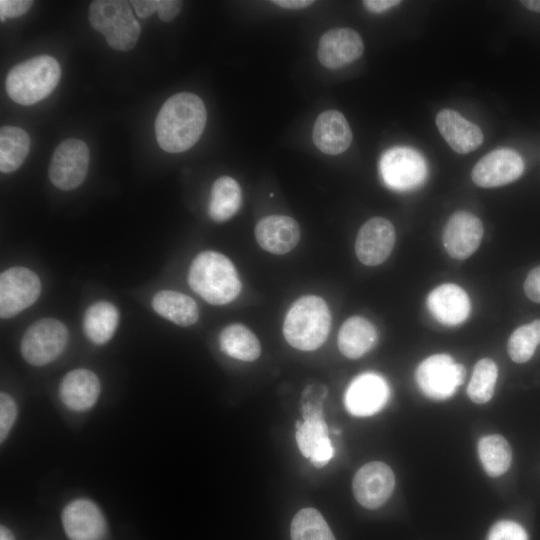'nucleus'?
<instances>
[{"mask_svg": "<svg viewBox=\"0 0 540 540\" xmlns=\"http://www.w3.org/2000/svg\"><path fill=\"white\" fill-rule=\"evenodd\" d=\"M0 540H15L13 533L3 525L0 527Z\"/></svg>", "mask_w": 540, "mask_h": 540, "instance_id": "obj_43", "label": "nucleus"}, {"mask_svg": "<svg viewBox=\"0 0 540 540\" xmlns=\"http://www.w3.org/2000/svg\"><path fill=\"white\" fill-rule=\"evenodd\" d=\"M182 1L177 0H158L157 14L161 21L169 22L173 20L182 8Z\"/></svg>", "mask_w": 540, "mask_h": 540, "instance_id": "obj_37", "label": "nucleus"}, {"mask_svg": "<svg viewBox=\"0 0 540 540\" xmlns=\"http://www.w3.org/2000/svg\"><path fill=\"white\" fill-rule=\"evenodd\" d=\"M61 521L70 540H102L107 532L101 510L88 499H77L67 504Z\"/></svg>", "mask_w": 540, "mask_h": 540, "instance_id": "obj_15", "label": "nucleus"}, {"mask_svg": "<svg viewBox=\"0 0 540 540\" xmlns=\"http://www.w3.org/2000/svg\"><path fill=\"white\" fill-rule=\"evenodd\" d=\"M41 293L39 277L25 267H12L0 275V316L11 318L36 302Z\"/></svg>", "mask_w": 540, "mask_h": 540, "instance_id": "obj_10", "label": "nucleus"}, {"mask_svg": "<svg viewBox=\"0 0 540 540\" xmlns=\"http://www.w3.org/2000/svg\"><path fill=\"white\" fill-rule=\"evenodd\" d=\"M61 77L58 61L50 55H39L10 69L5 80L9 97L20 105H32L47 97Z\"/></svg>", "mask_w": 540, "mask_h": 540, "instance_id": "obj_4", "label": "nucleus"}, {"mask_svg": "<svg viewBox=\"0 0 540 540\" xmlns=\"http://www.w3.org/2000/svg\"><path fill=\"white\" fill-rule=\"evenodd\" d=\"M291 540H336L322 514L314 508L300 510L291 522Z\"/></svg>", "mask_w": 540, "mask_h": 540, "instance_id": "obj_30", "label": "nucleus"}, {"mask_svg": "<svg viewBox=\"0 0 540 540\" xmlns=\"http://www.w3.org/2000/svg\"><path fill=\"white\" fill-rule=\"evenodd\" d=\"M377 331L375 326L361 316L348 318L338 333V347L340 352L350 359H357L375 345Z\"/></svg>", "mask_w": 540, "mask_h": 540, "instance_id": "obj_23", "label": "nucleus"}, {"mask_svg": "<svg viewBox=\"0 0 540 540\" xmlns=\"http://www.w3.org/2000/svg\"><path fill=\"white\" fill-rule=\"evenodd\" d=\"M89 167V149L80 139H66L55 149L49 178L61 190H73L85 179Z\"/></svg>", "mask_w": 540, "mask_h": 540, "instance_id": "obj_9", "label": "nucleus"}, {"mask_svg": "<svg viewBox=\"0 0 540 540\" xmlns=\"http://www.w3.org/2000/svg\"><path fill=\"white\" fill-rule=\"evenodd\" d=\"M395 476L385 463L374 461L363 465L355 474L352 489L357 502L367 509H377L390 498Z\"/></svg>", "mask_w": 540, "mask_h": 540, "instance_id": "obj_11", "label": "nucleus"}, {"mask_svg": "<svg viewBox=\"0 0 540 540\" xmlns=\"http://www.w3.org/2000/svg\"><path fill=\"white\" fill-rule=\"evenodd\" d=\"M540 344V319L518 327L509 337L507 351L516 363H525L531 359Z\"/></svg>", "mask_w": 540, "mask_h": 540, "instance_id": "obj_32", "label": "nucleus"}, {"mask_svg": "<svg viewBox=\"0 0 540 540\" xmlns=\"http://www.w3.org/2000/svg\"><path fill=\"white\" fill-rule=\"evenodd\" d=\"M520 3L527 9L540 13V0H526Z\"/></svg>", "mask_w": 540, "mask_h": 540, "instance_id": "obj_42", "label": "nucleus"}, {"mask_svg": "<svg viewBox=\"0 0 540 540\" xmlns=\"http://www.w3.org/2000/svg\"><path fill=\"white\" fill-rule=\"evenodd\" d=\"M17 417V405L14 399L5 392L0 394V441L7 438Z\"/></svg>", "mask_w": 540, "mask_h": 540, "instance_id": "obj_34", "label": "nucleus"}, {"mask_svg": "<svg viewBox=\"0 0 540 540\" xmlns=\"http://www.w3.org/2000/svg\"><path fill=\"white\" fill-rule=\"evenodd\" d=\"M436 125L445 141L459 154L470 153L483 143L481 129L453 109H442L436 116Z\"/></svg>", "mask_w": 540, "mask_h": 540, "instance_id": "obj_21", "label": "nucleus"}, {"mask_svg": "<svg viewBox=\"0 0 540 540\" xmlns=\"http://www.w3.org/2000/svg\"><path fill=\"white\" fill-rule=\"evenodd\" d=\"M498 375L496 363L490 358L479 360L468 384L467 394L477 404L488 402L493 394Z\"/></svg>", "mask_w": 540, "mask_h": 540, "instance_id": "obj_31", "label": "nucleus"}, {"mask_svg": "<svg viewBox=\"0 0 540 540\" xmlns=\"http://www.w3.org/2000/svg\"><path fill=\"white\" fill-rule=\"evenodd\" d=\"M272 3L276 4L279 7L286 8V9H303L306 8L314 3V1L311 0H276L272 1Z\"/></svg>", "mask_w": 540, "mask_h": 540, "instance_id": "obj_41", "label": "nucleus"}, {"mask_svg": "<svg viewBox=\"0 0 540 540\" xmlns=\"http://www.w3.org/2000/svg\"><path fill=\"white\" fill-rule=\"evenodd\" d=\"M380 173L388 187L407 191L417 188L424 182L427 166L418 151L409 147H394L382 155Z\"/></svg>", "mask_w": 540, "mask_h": 540, "instance_id": "obj_8", "label": "nucleus"}, {"mask_svg": "<svg viewBox=\"0 0 540 540\" xmlns=\"http://www.w3.org/2000/svg\"><path fill=\"white\" fill-rule=\"evenodd\" d=\"M255 237L260 247L273 254L291 251L300 240V227L286 215H269L258 221Z\"/></svg>", "mask_w": 540, "mask_h": 540, "instance_id": "obj_18", "label": "nucleus"}, {"mask_svg": "<svg viewBox=\"0 0 540 540\" xmlns=\"http://www.w3.org/2000/svg\"><path fill=\"white\" fill-rule=\"evenodd\" d=\"M524 170L521 156L514 150L499 148L481 158L471 177L482 188L499 187L518 179Z\"/></svg>", "mask_w": 540, "mask_h": 540, "instance_id": "obj_12", "label": "nucleus"}, {"mask_svg": "<svg viewBox=\"0 0 540 540\" xmlns=\"http://www.w3.org/2000/svg\"><path fill=\"white\" fill-rule=\"evenodd\" d=\"M101 391L96 374L88 369H75L68 372L59 386L61 402L72 411H86L92 408Z\"/></svg>", "mask_w": 540, "mask_h": 540, "instance_id": "obj_20", "label": "nucleus"}, {"mask_svg": "<svg viewBox=\"0 0 540 540\" xmlns=\"http://www.w3.org/2000/svg\"><path fill=\"white\" fill-rule=\"evenodd\" d=\"M313 142L327 155H338L346 151L352 142V131L345 116L337 110H326L316 119L313 126Z\"/></svg>", "mask_w": 540, "mask_h": 540, "instance_id": "obj_22", "label": "nucleus"}, {"mask_svg": "<svg viewBox=\"0 0 540 540\" xmlns=\"http://www.w3.org/2000/svg\"><path fill=\"white\" fill-rule=\"evenodd\" d=\"M478 454L485 472L490 477L504 474L512 461V450L508 441L501 435L482 437L478 442Z\"/></svg>", "mask_w": 540, "mask_h": 540, "instance_id": "obj_29", "label": "nucleus"}, {"mask_svg": "<svg viewBox=\"0 0 540 540\" xmlns=\"http://www.w3.org/2000/svg\"><path fill=\"white\" fill-rule=\"evenodd\" d=\"M30 138L26 131L16 126L0 129V170L11 173L17 170L29 153Z\"/></svg>", "mask_w": 540, "mask_h": 540, "instance_id": "obj_28", "label": "nucleus"}, {"mask_svg": "<svg viewBox=\"0 0 540 540\" xmlns=\"http://www.w3.org/2000/svg\"><path fill=\"white\" fill-rule=\"evenodd\" d=\"M207 119L202 99L190 92L171 96L163 104L155 120L159 146L169 153L190 149L201 137Z\"/></svg>", "mask_w": 540, "mask_h": 540, "instance_id": "obj_1", "label": "nucleus"}, {"mask_svg": "<svg viewBox=\"0 0 540 540\" xmlns=\"http://www.w3.org/2000/svg\"><path fill=\"white\" fill-rule=\"evenodd\" d=\"M68 330L57 319L43 318L34 322L24 333L20 350L26 362L43 366L57 359L68 343Z\"/></svg>", "mask_w": 540, "mask_h": 540, "instance_id": "obj_6", "label": "nucleus"}, {"mask_svg": "<svg viewBox=\"0 0 540 540\" xmlns=\"http://www.w3.org/2000/svg\"><path fill=\"white\" fill-rule=\"evenodd\" d=\"M152 307L163 318L179 325L191 326L198 320V307L193 298L173 290L157 292Z\"/></svg>", "mask_w": 540, "mask_h": 540, "instance_id": "obj_24", "label": "nucleus"}, {"mask_svg": "<svg viewBox=\"0 0 540 540\" xmlns=\"http://www.w3.org/2000/svg\"><path fill=\"white\" fill-rule=\"evenodd\" d=\"M396 234L393 224L383 217H374L366 221L358 231L355 252L361 263L377 266L390 255Z\"/></svg>", "mask_w": 540, "mask_h": 540, "instance_id": "obj_13", "label": "nucleus"}, {"mask_svg": "<svg viewBox=\"0 0 540 540\" xmlns=\"http://www.w3.org/2000/svg\"><path fill=\"white\" fill-rule=\"evenodd\" d=\"M119 322L117 308L110 302L97 301L89 306L83 317V331L97 345L107 343L114 335Z\"/></svg>", "mask_w": 540, "mask_h": 540, "instance_id": "obj_25", "label": "nucleus"}, {"mask_svg": "<svg viewBox=\"0 0 540 540\" xmlns=\"http://www.w3.org/2000/svg\"><path fill=\"white\" fill-rule=\"evenodd\" d=\"M219 345L225 354L242 361H255L261 354L259 340L242 324L226 326L219 335Z\"/></svg>", "mask_w": 540, "mask_h": 540, "instance_id": "obj_26", "label": "nucleus"}, {"mask_svg": "<svg viewBox=\"0 0 540 540\" xmlns=\"http://www.w3.org/2000/svg\"><path fill=\"white\" fill-rule=\"evenodd\" d=\"M526 296L535 303H540V265L533 268L524 282Z\"/></svg>", "mask_w": 540, "mask_h": 540, "instance_id": "obj_36", "label": "nucleus"}, {"mask_svg": "<svg viewBox=\"0 0 540 540\" xmlns=\"http://www.w3.org/2000/svg\"><path fill=\"white\" fill-rule=\"evenodd\" d=\"M363 51V40L355 30L333 28L321 36L317 57L324 67L336 69L354 62Z\"/></svg>", "mask_w": 540, "mask_h": 540, "instance_id": "obj_16", "label": "nucleus"}, {"mask_svg": "<svg viewBox=\"0 0 540 540\" xmlns=\"http://www.w3.org/2000/svg\"><path fill=\"white\" fill-rule=\"evenodd\" d=\"M242 201L238 182L229 177H219L212 186L209 202V215L216 222H224L233 217Z\"/></svg>", "mask_w": 540, "mask_h": 540, "instance_id": "obj_27", "label": "nucleus"}, {"mask_svg": "<svg viewBox=\"0 0 540 540\" xmlns=\"http://www.w3.org/2000/svg\"><path fill=\"white\" fill-rule=\"evenodd\" d=\"M32 4L33 1L30 0H1V22H4L7 17L14 18L25 14L31 8Z\"/></svg>", "mask_w": 540, "mask_h": 540, "instance_id": "obj_35", "label": "nucleus"}, {"mask_svg": "<svg viewBox=\"0 0 540 540\" xmlns=\"http://www.w3.org/2000/svg\"><path fill=\"white\" fill-rule=\"evenodd\" d=\"M483 233V224L476 215L466 211L456 212L444 227V248L453 259L464 260L478 249Z\"/></svg>", "mask_w": 540, "mask_h": 540, "instance_id": "obj_14", "label": "nucleus"}, {"mask_svg": "<svg viewBox=\"0 0 540 540\" xmlns=\"http://www.w3.org/2000/svg\"><path fill=\"white\" fill-rule=\"evenodd\" d=\"M433 317L443 325L456 326L470 314L471 304L467 293L456 284H442L433 289L427 298Z\"/></svg>", "mask_w": 540, "mask_h": 540, "instance_id": "obj_19", "label": "nucleus"}, {"mask_svg": "<svg viewBox=\"0 0 540 540\" xmlns=\"http://www.w3.org/2000/svg\"><path fill=\"white\" fill-rule=\"evenodd\" d=\"M389 397L386 381L374 373L356 377L345 393V406L354 416H370L380 411Z\"/></svg>", "mask_w": 540, "mask_h": 540, "instance_id": "obj_17", "label": "nucleus"}, {"mask_svg": "<svg viewBox=\"0 0 540 540\" xmlns=\"http://www.w3.org/2000/svg\"><path fill=\"white\" fill-rule=\"evenodd\" d=\"M188 282L194 292L213 305L230 303L241 290V282L233 263L215 251H204L194 258Z\"/></svg>", "mask_w": 540, "mask_h": 540, "instance_id": "obj_2", "label": "nucleus"}, {"mask_svg": "<svg viewBox=\"0 0 540 540\" xmlns=\"http://www.w3.org/2000/svg\"><path fill=\"white\" fill-rule=\"evenodd\" d=\"M401 3L400 0H365L364 7L372 13H382Z\"/></svg>", "mask_w": 540, "mask_h": 540, "instance_id": "obj_40", "label": "nucleus"}, {"mask_svg": "<svg viewBox=\"0 0 540 540\" xmlns=\"http://www.w3.org/2000/svg\"><path fill=\"white\" fill-rule=\"evenodd\" d=\"M89 22L105 36L107 44L118 51L133 49L141 28L134 17L131 3L123 0H96L89 7Z\"/></svg>", "mask_w": 540, "mask_h": 540, "instance_id": "obj_5", "label": "nucleus"}, {"mask_svg": "<svg viewBox=\"0 0 540 540\" xmlns=\"http://www.w3.org/2000/svg\"><path fill=\"white\" fill-rule=\"evenodd\" d=\"M487 540H528V535L517 522L503 520L492 526Z\"/></svg>", "mask_w": 540, "mask_h": 540, "instance_id": "obj_33", "label": "nucleus"}, {"mask_svg": "<svg viewBox=\"0 0 540 540\" xmlns=\"http://www.w3.org/2000/svg\"><path fill=\"white\" fill-rule=\"evenodd\" d=\"M333 446L329 438H327L309 458L311 463L316 468L324 467L333 457Z\"/></svg>", "mask_w": 540, "mask_h": 540, "instance_id": "obj_38", "label": "nucleus"}, {"mask_svg": "<svg viewBox=\"0 0 540 540\" xmlns=\"http://www.w3.org/2000/svg\"><path fill=\"white\" fill-rule=\"evenodd\" d=\"M466 370L447 354H435L422 361L415 378L420 390L429 398L444 400L451 397L465 379Z\"/></svg>", "mask_w": 540, "mask_h": 540, "instance_id": "obj_7", "label": "nucleus"}, {"mask_svg": "<svg viewBox=\"0 0 540 540\" xmlns=\"http://www.w3.org/2000/svg\"><path fill=\"white\" fill-rule=\"evenodd\" d=\"M158 0H133L131 5L140 18H148L157 11Z\"/></svg>", "mask_w": 540, "mask_h": 540, "instance_id": "obj_39", "label": "nucleus"}, {"mask_svg": "<svg viewBox=\"0 0 540 540\" xmlns=\"http://www.w3.org/2000/svg\"><path fill=\"white\" fill-rule=\"evenodd\" d=\"M330 325L331 314L325 300L316 295H305L288 310L283 334L292 347L313 351L325 342Z\"/></svg>", "mask_w": 540, "mask_h": 540, "instance_id": "obj_3", "label": "nucleus"}]
</instances>
